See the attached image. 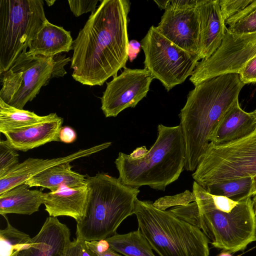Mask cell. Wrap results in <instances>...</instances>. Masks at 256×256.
Returning a JSON list of instances; mask_svg holds the SVG:
<instances>
[{"instance_id": "6da1fadb", "label": "cell", "mask_w": 256, "mask_h": 256, "mask_svg": "<svg viewBox=\"0 0 256 256\" xmlns=\"http://www.w3.org/2000/svg\"><path fill=\"white\" fill-rule=\"evenodd\" d=\"M128 0H104L74 40L73 78L84 85L102 86L126 68L128 60Z\"/></svg>"}, {"instance_id": "7a4b0ae2", "label": "cell", "mask_w": 256, "mask_h": 256, "mask_svg": "<svg viewBox=\"0 0 256 256\" xmlns=\"http://www.w3.org/2000/svg\"><path fill=\"white\" fill-rule=\"evenodd\" d=\"M192 192L195 202L170 210L200 229L213 246L235 252L256 240V216L251 198L236 202L213 195L194 181Z\"/></svg>"}, {"instance_id": "3957f363", "label": "cell", "mask_w": 256, "mask_h": 256, "mask_svg": "<svg viewBox=\"0 0 256 256\" xmlns=\"http://www.w3.org/2000/svg\"><path fill=\"white\" fill-rule=\"evenodd\" d=\"M245 84L238 73L206 80L190 91L179 114L186 148L184 169L195 170L226 112L238 102Z\"/></svg>"}, {"instance_id": "277c9868", "label": "cell", "mask_w": 256, "mask_h": 256, "mask_svg": "<svg viewBox=\"0 0 256 256\" xmlns=\"http://www.w3.org/2000/svg\"><path fill=\"white\" fill-rule=\"evenodd\" d=\"M158 136L150 150L139 156L120 152L114 161L118 179L133 188L148 186L164 191L176 181L185 166L186 148L180 125L158 126Z\"/></svg>"}, {"instance_id": "5b68a950", "label": "cell", "mask_w": 256, "mask_h": 256, "mask_svg": "<svg viewBox=\"0 0 256 256\" xmlns=\"http://www.w3.org/2000/svg\"><path fill=\"white\" fill-rule=\"evenodd\" d=\"M88 196L82 218L76 222V237L86 242L106 240L134 214L140 191L107 174L86 175Z\"/></svg>"}, {"instance_id": "8992f818", "label": "cell", "mask_w": 256, "mask_h": 256, "mask_svg": "<svg viewBox=\"0 0 256 256\" xmlns=\"http://www.w3.org/2000/svg\"><path fill=\"white\" fill-rule=\"evenodd\" d=\"M138 228L160 256H209L208 240L196 226L148 200H136Z\"/></svg>"}, {"instance_id": "52a82bcc", "label": "cell", "mask_w": 256, "mask_h": 256, "mask_svg": "<svg viewBox=\"0 0 256 256\" xmlns=\"http://www.w3.org/2000/svg\"><path fill=\"white\" fill-rule=\"evenodd\" d=\"M42 0H0V74L8 70L46 19Z\"/></svg>"}, {"instance_id": "ba28073f", "label": "cell", "mask_w": 256, "mask_h": 256, "mask_svg": "<svg viewBox=\"0 0 256 256\" xmlns=\"http://www.w3.org/2000/svg\"><path fill=\"white\" fill-rule=\"evenodd\" d=\"M256 175V132L242 140L216 145L210 142L192 174L203 188Z\"/></svg>"}, {"instance_id": "9c48e42d", "label": "cell", "mask_w": 256, "mask_h": 256, "mask_svg": "<svg viewBox=\"0 0 256 256\" xmlns=\"http://www.w3.org/2000/svg\"><path fill=\"white\" fill-rule=\"evenodd\" d=\"M144 66L167 91L191 76L199 62L198 54L176 46L152 26L140 42Z\"/></svg>"}, {"instance_id": "30bf717a", "label": "cell", "mask_w": 256, "mask_h": 256, "mask_svg": "<svg viewBox=\"0 0 256 256\" xmlns=\"http://www.w3.org/2000/svg\"><path fill=\"white\" fill-rule=\"evenodd\" d=\"M256 56V32L234 34L226 30L222 42L209 58L199 61L190 80L196 86L218 76L238 73Z\"/></svg>"}, {"instance_id": "8fae6325", "label": "cell", "mask_w": 256, "mask_h": 256, "mask_svg": "<svg viewBox=\"0 0 256 256\" xmlns=\"http://www.w3.org/2000/svg\"><path fill=\"white\" fill-rule=\"evenodd\" d=\"M154 76L143 69L124 68L118 76L107 82L101 100V110L106 118L116 117L128 108H135L148 94Z\"/></svg>"}, {"instance_id": "7c38bea8", "label": "cell", "mask_w": 256, "mask_h": 256, "mask_svg": "<svg viewBox=\"0 0 256 256\" xmlns=\"http://www.w3.org/2000/svg\"><path fill=\"white\" fill-rule=\"evenodd\" d=\"M196 3L197 0H169L156 28L176 46L198 54L200 25Z\"/></svg>"}, {"instance_id": "4fadbf2b", "label": "cell", "mask_w": 256, "mask_h": 256, "mask_svg": "<svg viewBox=\"0 0 256 256\" xmlns=\"http://www.w3.org/2000/svg\"><path fill=\"white\" fill-rule=\"evenodd\" d=\"M26 52L23 51L12 64L22 72V82L18 92L8 104L21 110L54 77L55 56L29 55Z\"/></svg>"}, {"instance_id": "5bb4252c", "label": "cell", "mask_w": 256, "mask_h": 256, "mask_svg": "<svg viewBox=\"0 0 256 256\" xmlns=\"http://www.w3.org/2000/svg\"><path fill=\"white\" fill-rule=\"evenodd\" d=\"M111 144V142H106L86 149L80 150L64 156L51 159L29 158L19 163L6 175L0 178V194L24 184L27 180L47 168L89 156L108 148Z\"/></svg>"}, {"instance_id": "9a60e30c", "label": "cell", "mask_w": 256, "mask_h": 256, "mask_svg": "<svg viewBox=\"0 0 256 256\" xmlns=\"http://www.w3.org/2000/svg\"><path fill=\"white\" fill-rule=\"evenodd\" d=\"M200 25L198 56L200 60L212 56L221 45L226 30L219 0H197Z\"/></svg>"}, {"instance_id": "2e32d148", "label": "cell", "mask_w": 256, "mask_h": 256, "mask_svg": "<svg viewBox=\"0 0 256 256\" xmlns=\"http://www.w3.org/2000/svg\"><path fill=\"white\" fill-rule=\"evenodd\" d=\"M70 232L57 218L48 217L29 246L16 256H66Z\"/></svg>"}, {"instance_id": "e0dca14e", "label": "cell", "mask_w": 256, "mask_h": 256, "mask_svg": "<svg viewBox=\"0 0 256 256\" xmlns=\"http://www.w3.org/2000/svg\"><path fill=\"white\" fill-rule=\"evenodd\" d=\"M88 196L87 184L78 188L62 185L54 192L45 193L43 204L50 216H68L78 222L84 215Z\"/></svg>"}, {"instance_id": "ac0fdd59", "label": "cell", "mask_w": 256, "mask_h": 256, "mask_svg": "<svg viewBox=\"0 0 256 256\" xmlns=\"http://www.w3.org/2000/svg\"><path fill=\"white\" fill-rule=\"evenodd\" d=\"M256 132V118L252 112L240 106L239 101L224 114L215 130L211 142L222 145L236 142Z\"/></svg>"}, {"instance_id": "d6986e66", "label": "cell", "mask_w": 256, "mask_h": 256, "mask_svg": "<svg viewBox=\"0 0 256 256\" xmlns=\"http://www.w3.org/2000/svg\"><path fill=\"white\" fill-rule=\"evenodd\" d=\"M64 122L58 116L22 128L9 131L3 134L6 142L16 150L26 152L52 142H59V132Z\"/></svg>"}, {"instance_id": "ffe728a7", "label": "cell", "mask_w": 256, "mask_h": 256, "mask_svg": "<svg viewBox=\"0 0 256 256\" xmlns=\"http://www.w3.org/2000/svg\"><path fill=\"white\" fill-rule=\"evenodd\" d=\"M74 40L70 31L46 21L30 40L29 55L54 56L72 50Z\"/></svg>"}, {"instance_id": "44dd1931", "label": "cell", "mask_w": 256, "mask_h": 256, "mask_svg": "<svg viewBox=\"0 0 256 256\" xmlns=\"http://www.w3.org/2000/svg\"><path fill=\"white\" fill-rule=\"evenodd\" d=\"M45 193L41 190H30L23 184L0 194V214L30 215L44 204Z\"/></svg>"}, {"instance_id": "7402d4cb", "label": "cell", "mask_w": 256, "mask_h": 256, "mask_svg": "<svg viewBox=\"0 0 256 256\" xmlns=\"http://www.w3.org/2000/svg\"><path fill=\"white\" fill-rule=\"evenodd\" d=\"M70 162L60 164L38 174L27 180L25 184L32 187H42L54 192L62 185L78 188L86 185V175L72 170Z\"/></svg>"}, {"instance_id": "603a6c76", "label": "cell", "mask_w": 256, "mask_h": 256, "mask_svg": "<svg viewBox=\"0 0 256 256\" xmlns=\"http://www.w3.org/2000/svg\"><path fill=\"white\" fill-rule=\"evenodd\" d=\"M58 116L56 113L40 116L33 112L16 108L0 99V132L2 134L54 120Z\"/></svg>"}, {"instance_id": "cb8c5ba5", "label": "cell", "mask_w": 256, "mask_h": 256, "mask_svg": "<svg viewBox=\"0 0 256 256\" xmlns=\"http://www.w3.org/2000/svg\"><path fill=\"white\" fill-rule=\"evenodd\" d=\"M106 240L111 248L125 256H156L138 228L126 234L116 233Z\"/></svg>"}, {"instance_id": "d4e9b609", "label": "cell", "mask_w": 256, "mask_h": 256, "mask_svg": "<svg viewBox=\"0 0 256 256\" xmlns=\"http://www.w3.org/2000/svg\"><path fill=\"white\" fill-rule=\"evenodd\" d=\"M252 178L248 177L214 184L204 189L212 194L239 202L252 198Z\"/></svg>"}, {"instance_id": "484cf974", "label": "cell", "mask_w": 256, "mask_h": 256, "mask_svg": "<svg viewBox=\"0 0 256 256\" xmlns=\"http://www.w3.org/2000/svg\"><path fill=\"white\" fill-rule=\"evenodd\" d=\"M3 216L6 226L0 230V256H16L29 246L32 238L12 226L6 216Z\"/></svg>"}, {"instance_id": "4316f807", "label": "cell", "mask_w": 256, "mask_h": 256, "mask_svg": "<svg viewBox=\"0 0 256 256\" xmlns=\"http://www.w3.org/2000/svg\"><path fill=\"white\" fill-rule=\"evenodd\" d=\"M227 30L234 34L256 32V0L226 22Z\"/></svg>"}, {"instance_id": "83f0119b", "label": "cell", "mask_w": 256, "mask_h": 256, "mask_svg": "<svg viewBox=\"0 0 256 256\" xmlns=\"http://www.w3.org/2000/svg\"><path fill=\"white\" fill-rule=\"evenodd\" d=\"M17 150L10 146L6 140H0V178L4 176L19 164Z\"/></svg>"}, {"instance_id": "f1b7e54d", "label": "cell", "mask_w": 256, "mask_h": 256, "mask_svg": "<svg viewBox=\"0 0 256 256\" xmlns=\"http://www.w3.org/2000/svg\"><path fill=\"white\" fill-rule=\"evenodd\" d=\"M196 201L194 193L188 190L174 196H165L156 200L153 205L156 208L165 210L171 207L186 206Z\"/></svg>"}, {"instance_id": "f546056e", "label": "cell", "mask_w": 256, "mask_h": 256, "mask_svg": "<svg viewBox=\"0 0 256 256\" xmlns=\"http://www.w3.org/2000/svg\"><path fill=\"white\" fill-rule=\"evenodd\" d=\"M252 1L253 0H219L220 12L225 22L240 12Z\"/></svg>"}, {"instance_id": "4dcf8cb0", "label": "cell", "mask_w": 256, "mask_h": 256, "mask_svg": "<svg viewBox=\"0 0 256 256\" xmlns=\"http://www.w3.org/2000/svg\"><path fill=\"white\" fill-rule=\"evenodd\" d=\"M98 0H68L70 10L76 16H79L88 12L93 14L96 10Z\"/></svg>"}, {"instance_id": "1f68e13d", "label": "cell", "mask_w": 256, "mask_h": 256, "mask_svg": "<svg viewBox=\"0 0 256 256\" xmlns=\"http://www.w3.org/2000/svg\"><path fill=\"white\" fill-rule=\"evenodd\" d=\"M66 256H97L87 246L86 241L78 238L71 241Z\"/></svg>"}, {"instance_id": "d6a6232c", "label": "cell", "mask_w": 256, "mask_h": 256, "mask_svg": "<svg viewBox=\"0 0 256 256\" xmlns=\"http://www.w3.org/2000/svg\"><path fill=\"white\" fill-rule=\"evenodd\" d=\"M86 242L97 256H122L110 248L106 240Z\"/></svg>"}, {"instance_id": "836d02e7", "label": "cell", "mask_w": 256, "mask_h": 256, "mask_svg": "<svg viewBox=\"0 0 256 256\" xmlns=\"http://www.w3.org/2000/svg\"><path fill=\"white\" fill-rule=\"evenodd\" d=\"M241 80L246 84L256 82V56L248 60L238 72Z\"/></svg>"}, {"instance_id": "e575fe53", "label": "cell", "mask_w": 256, "mask_h": 256, "mask_svg": "<svg viewBox=\"0 0 256 256\" xmlns=\"http://www.w3.org/2000/svg\"><path fill=\"white\" fill-rule=\"evenodd\" d=\"M60 141L65 144H72L76 139V131L69 126H62L59 132Z\"/></svg>"}, {"instance_id": "d590c367", "label": "cell", "mask_w": 256, "mask_h": 256, "mask_svg": "<svg viewBox=\"0 0 256 256\" xmlns=\"http://www.w3.org/2000/svg\"><path fill=\"white\" fill-rule=\"evenodd\" d=\"M141 48L140 42L136 40L129 42L128 46V56L129 60L132 62L137 57Z\"/></svg>"}, {"instance_id": "8d00e7d4", "label": "cell", "mask_w": 256, "mask_h": 256, "mask_svg": "<svg viewBox=\"0 0 256 256\" xmlns=\"http://www.w3.org/2000/svg\"><path fill=\"white\" fill-rule=\"evenodd\" d=\"M154 2L156 3V4L158 6V8L160 9L166 10L169 2V0H154Z\"/></svg>"}, {"instance_id": "74e56055", "label": "cell", "mask_w": 256, "mask_h": 256, "mask_svg": "<svg viewBox=\"0 0 256 256\" xmlns=\"http://www.w3.org/2000/svg\"><path fill=\"white\" fill-rule=\"evenodd\" d=\"M252 184L251 195L253 196L256 194V175L252 178Z\"/></svg>"}, {"instance_id": "f35d334b", "label": "cell", "mask_w": 256, "mask_h": 256, "mask_svg": "<svg viewBox=\"0 0 256 256\" xmlns=\"http://www.w3.org/2000/svg\"><path fill=\"white\" fill-rule=\"evenodd\" d=\"M216 256H233L230 252L224 250Z\"/></svg>"}, {"instance_id": "ab89813d", "label": "cell", "mask_w": 256, "mask_h": 256, "mask_svg": "<svg viewBox=\"0 0 256 256\" xmlns=\"http://www.w3.org/2000/svg\"><path fill=\"white\" fill-rule=\"evenodd\" d=\"M46 2L47 4V5L48 6H50L54 4L55 2V0H46Z\"/></svg>"}, {"instance_id": "60d3db41", "label": "cell", "mask_w": 256, "mask_h": 256, "mask_svg": "<svg viewBox=\"0 0 256 256\" xmlns=\"http://www.w3.org/2000/svg\"><path fill=\"white\" fill-rule=\"evenodd\" d=\"M252 114L254 115V116H255L256 118V109L254 110L252 112Z\"/></svg>"}, {"instance_id": "b9f144b4", "label": "cell", "mask_w": 256, "mask_h": 256, "mask_svg": "<svg viewBox=\"0 0 256 256\" xmlns=\"http://www.w3.org/2000/svg\"></svg>"}]
</instances>
